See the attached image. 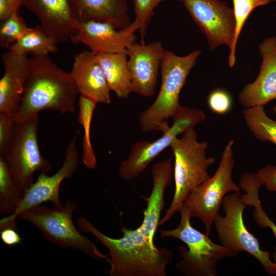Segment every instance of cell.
Instances as JSON below:
<instances>
[{"mask_svg": "<svg viewBox=\"0 0 276 276\" xmlns=\"http://www.w3.org/2000/svg\"><path fill=\"white\" fill-rule=\"evenodd\" d=\"M69 73L80 95L97 103H110V90L96 54L83 51L75 55Z\"/></svg>", "mask_w": 276, "mask_h": 276, "instance_id": "ac0fdd59", "label": "cell"}, {"mask_svg": "<svg viewBox=\"0 0 276 276\" xmlns=\"http://www.w3.org/2000/svg\"><path fill=\"white\" fill-rule=\"evenodd\" d=\"M76 209V203L67 200L60 208H50L40 204L22 212L18 217L36 226L54 244L77 249L91 258L106 261L108 255L100 252L95 244L75 227L73 217Z\"/></svg>", "mask_w": 276, "mask_h": 276, "instance_id": "8992f818", "label": "cell"}, {"mask_svg": "<svg viewBox=\"0 0 276 276\" xmlns=\"http://www.w3.org/2000/svg\"><path fill=\"white\" fill-rule=\"evenodd\" d=\"M222 206L225 215L218 214L213 223L221 244L236 256L241 251L250 254L268 274L276 275V264L271 259L270 252L262 249L258 240L244 223L243 214L247 205L242 194L240 192L226 194Z\"/></svg>", "mask_w": 276, "mask_h": 276, "instance_id": "ba28073f", "label": "cell"}, {"mask_svg": "<svg viewBox=\"0 0 276 276\" xmlns=\"http://www.w3.org/2000/svg\"><path fill=\"white\" fill-rule=\"evenodd\" d=\"M259 49L262 57L260 73L238 95L239 103L246 108L264 106L276 99V37L264 39Z\"/></svg>", "mask_w": 276, "mask_h": 276, "instance_id": "2e32d148", "label": "cell"}, {"mask_svg": "<svg viewBox=\"0 0 276 276\" xmlns=\"http://www.w3.org/2000/svg\"><path fill=\"white\" fill-rule=\"evenodd\" d=\"M12 11L13 12L18 11L21 6L22 5L23 0H9Z\"/></svg>", "mask_w": 276, "mask_h": 276, "instance_id": "e575fe53", "label": "cell"}, {"mask_svg": "<svg viewBox=\"0 0 276 276\" xmlns=\"http://www.w3.org/2000/svg\"><path fill=\"white\" fill-rule=\"evenodd\" d=\"M0 236L3 242L8 246L19 244L22 240L14 228H7L0 231Z\"/></svg>", "mask_w": 276, "mask_h": 276, "instance_id": "d6a6232c", "label": "cell"}, {"mask_svg": "<svg viewBox=\"0 0 276 276\" xmlns=\"http://www.w3.org/2000/svg\"><path fill=\"white\" fill-rule=\"evenodd\" d=\"M96 57L110 91L119 98H127L132 90L127 53H101Z\"/></svg>", "mask_w": 276, "mask_h": 276, "instance_id": "44dd1931", "label": "cell"}, {"mask_svg": "<svg viewBox=\"0 0 276 276\" xmlns=\"http://www.w3.org/2000/svg\"><path fill=\"white\" fill-rule=\"evenodd\" d=\"M78 20L108 21L125 29L132 23L127 0H72Z\"/></svg>", "mask_w": 276, "mask_h": 276, "instance_id": "ffe728a7", "label": "cell"}, {"mask_svg": "<svg viewBox=\"0 0 276 276\" xmlns=\"http://www.w3.org/2000/svg\"><path fill=\"white\" fill-rule=\"evenodd\" d=\"M4 73L0 80V112L15 115L30 71V58L9 50L1 55Z\"/></svg>", "mask_w": 276, "mask_h": 276, "instance_id": "e0dca14e", "label": "cell"}, {"mask_svg": "<svg viewBox=\"0 0 276 276\" xmlns=\"http://www.w3.org/2000/svg\"><path fill=\"white\" fill-rule=\"evenodd\" d=\"M239 185L241 189L245 192L244 194L242 195L245 204L255 208L253 211L255 222L260 227H269L276 240V225L267 216L261 204L259 192L262 184L259 179L255 174H247L240 178ZM271 259L276 264V246Z\"/></svg>", "mask_w": 276, "mask_h": 276, "instance_id": "7402d4cb", "label": "cell"}, {"mask_svg": "<svg viewBox=\"0 0 276 276\" xmlns=\"http://www.w3.org/2000/svg\"><path fill=\"white\" fill-rule=\"evenodd\" d=\"M13 13L9 0H0V21L8 18Z\"/></svg>", "mask_w": 276, "mask_h": 276, "instance_id": "836d02e7", "label": "cell"}, {"mask_svg": "<svg viewBox=\"0 0 276 276\" xmlns=\"http://www.w3.org/2000/svg\"><path fill=\"white\" fill-rule=\"evenodd\" d=\"M167 0H133L135 19L127 28L129 31L134 33L137 30L140 31V43H145V38L148 26L150 23L154 10L161 2ZM181 2L182 0H173Z\"/></svg>", "mask_w": 276, "mask_h": 276, "instance_id": "83f0119b", "label": "cell"}, {"mask_svg": "<svg viewBox=\"0 0 276 276\" xmlns=\"http://www.w3.org/2000/svg\"><path fill=\"white\" fill-rule=\"evenodd\" d=\"M97 103L95 100L82 95H80L78 102L79 107L78 121L84 130L82 143V160L85 167L89 169L95 168L97 163L90 136V125Z\"/></svg>", "mask_w": 276, "mask_h": 276, "instance_id": "cb8c5ba5", "label": "cell"}, {"mask_svg": "<svg viewBox=\"0 0 276 276\" xmlns=\"http://www.w3.org/2000/svg\"><path fill=\"white\" fill-rule=\"evenodd\" d=\"M15 124L14 116L0 112V155H4L11 141Z\"/></svg>", "mask_w": 276, "mask_h": 276, "instance_id": "4dcf8cb0", "label": "cell"}, {"mask_svg": "<svg viewBox=\"0 0 276 276\" xmlns=\"http://www.w3.org/2000/svg\"><path fill=\"white\" fill-rule=\"evenodd\" d=\"M28 27L18 11L13 12L6 19L1 22L0 27V46L8 49L18 39L28 31Z\"/></svg>", "mask_w": 276, "mask_h": 276, "instance_id": "f1b7e54d", "label": "cell"}, {"mask_svg": "<svg viewBox=\"0 0 276 276\" xmlns=\"http://www.w3.org/2000/svg\"><path fill=\"white\" fill-rule=\"evenodd\" d=\"M243 115L247 127L257 140L276 146V121L267 115L263 106L246 108Z\"/></svg>", "mask_w": 276, "mask_h": 276, "instance_id": "d4e9b609", "label": "cell"}, {"mask_svg": "<svg viewBox=\"0 0 276 276\" xmlns=\"http://www.w3.org/2000/svg\"><path fill=\"white\" fill-rule=\"evenodd\" d=\"M234 145L233 140L227 142L214 174L193 191L182 206L188 211L191 218L201 220L208 236L225 195L230 192L239 193L241 190L232 178L235 164Z\"/></svg>", "mask_w": 276, "mask_h": 276, "instance_id": "52a82bcc", "label": "cell"}, {"mask_svg": "<svg viewBox=\"0 0 276 276\" xmlns=\"http://www.w3.org/2000/svg\"><path fill=\"white\" fill-rule=\"evenodd\" d=\"M76 33L70 40L75 44L87 46L97 55L101 53H126L127 48L135 42L134 33L125 29L117 30L108 21L77 20Z\"/></svg>", "mask_w": 276, "mask_h": 276, "instance_id": "5bb4252c", "label": "cell"}, {"mask_svg": "<svg viewBox=\"0 0 276 276\" xmlns=\"http://www.w3.org/2000/svg\"><path fill=\"white\" fill-rule=\"evenodd\" d=\"M78 131L70 141L65 152V157L61 168L54 174L49 176L40 173L37 179L24 192L22 198L13 213L0 221V231L16 227V220L22 212L32 207L50 201L54 207L62 206L60 199L59 189L62 181L72 176L76 171L78 162L77 141Z\"/></svg>", "mask_w": 276, "mask_h": 276, "instance_id": "8fae6325", "label": "cell"}, {"mask_svg": "<svg viewBox=\"0 0 276 276\" xmlns=\"http://www.w3.org/2000/svg\"><path fill=\"white\" fill-rule=\"evenodd\" d=\"M201 54L195 50L184 56L165 50L160 64L161 84L154 102L140 116L139 126L144 132L167 131V121L180 107V93L188 76Z\"/></svg>", "mask_w": 276, "mask_h": 276, "instance_id": "277c9868", "label": "cell"}, {"mask_svg": "<svg viewBox=\"0 0 276 276\" xmlns=\"http://www.w3.org/2000/svg\"><path fill=\"white\" fill-rule=\"evenodd\" d=\"M8 50L15 54L26 55H48L58 50L57 43L45 33L40 25L30 28Z\"/></svg>", "mask_w": 276, "mask_h": 276, "instance_id": "603a6c76", "label": "cell"}, {"mask_svg": "<svg viewBox=\"0 0 276 276\" xmlns=\"http://www.w3.org/2000/svg\"><path fill=\"white\" fill-rule=\"evenodd\" d=\"M78 94L70 73L59 67L48 55H32L15 121L26 120L44 110L74 113Z\"/></svg>", "mask_w": 276, "mask_h": 276, "instance_id": "7a4b0ae2", "label": "cell"}, {"mask_svg": "<svg viewBox=\"0 0 276 276\" xmlns=\"http://www.w3.org/2000/svg\"><path fill=\"white\" fill-rule=\"evenodd\" d=\"M180 221L175 228L159 231L162 238L172 237L183 242L177 247L181 257L176 264L177 270L186 276H216L218 262L236 255L226 247L213 242L206 234L192 226L188 211L182 206L179 211Z\"/></svg>", "mask_w": 276, "mask_h": 276, "instance_id": "5b68a950", "label": "cell"}, {"mask_svg": "<svg viewBox=\"0 0 276 276\" xmlns=\"http://www.w3.org/2000/svg\"><path fill=\"white\" fill-rule=\"evenodd\" d=\"M22 5L39 19L45 33L57 44L70 40L78 20L72 0H23Z\"/></svg>", "mask_w": 276, "mask_h": 276, "instance_id": "9a60e30c", "label": "cell"}, {"mask_svg": "<svg viewBox=\"0 0 276 276\" xmlns=\"http://www.w3.org/2000/svg\"><path fill=\"white\" fill-rule=\"evenodd\" d=\"M38 114L16 122L11 141L3 156L17 186L24 192L33 183L36 172L52 168L40 151L37 141Z\"/></svg>", "mask_w": 276, "mask_h": 276, "instance_id": "9c48e42d", "label": "cell"}, {"mask_svg": "<svg viewBox=\"0 0 276 276\" xmlns=\"http://www.w3.org/2000/svg\"><path fill=\"white\" fill-rule=\"evenodd\" d=\"M184 7L205 34L211 51L222 44L233 51L236 21L233 9L219 0H182Z\"/></svg>", "mask_w": 276, "mask_h": 276, "instance_id": "7c38bea8", "label": "cell"}, {"mask_svg": "<svg viewBox=\"0 0 276 276\" xmlns=\"http://www.w3.org/2000/svg\"><path fill=\"white\" fill-rule=\"evenodd\" d=\"M272 110L273 112L276 114V104L273 107Z\"/></svg>", "mask_w": 276, "mask_h": 276, "instance_id": "d590c367", "label": "cell"}, {"mask_svg": "<svg viewBox=\"0 0 276 276\" xmlns=\"http://www.w3.org/2000/svg\"><path fill=\"white\" fill-rule=\"evenodd\" d=\"M262 186L269 191L276 192V166L268 165L256 173Z\"/></svg>", "mask_w": 276, "mask_h": 276, "instance_id": "1f68e13d", "label": "cell"}, {"mask_svg": "<svg viewBox=\"0 0 276 276\" xmlns=\"http://www.w3.org/2000/svg\"><path fill=\"white\" fill-rule=\"evenodd\" d=\"M151 174L153 187L148 197H142L147 202V206L144 212L143 221L138 228L143 236L154 242V235L165 206V191L172 179V157L153 165Z\"/></svg>", "mask_w": 276, "mask_h": 276, "instance_id": "d6986e66", "label": "cell"}, {"mask_svg": "<svg viewBox=\"0 0 276 276\" xmlns=\"http://www.w3.org/2000/svg\"><path fill=\"white\" fill-rule=\"evenodd\" d=\"M205 119L202 110L180 106L172 118V126L160 137L152 142L142 141L133 144L128 157L119 166L121 177L131 180L139 177L156 156L170 147L175 138Z\"/></svg>", "mask_w": 276, "mask_h": 276, "instance_id": "30bf717a", "label": "cell"}, {"mask_svg": "<svg viewBox=\"0 0 276 276\" xmlns=\"http://www.w3.org/2000/svg\"><path fill=\"white\" fill-rule=\"evenodd\" d=\"M23 197L15 182L4 157L0 155V214L3 217L14 213Z\"/></svg>", "mask_w": 276, "mask_h": 276, "instance_id": "484cf974", "label": "cell"}, {"mask_svg": "<svg viewBox=\"0 0 276 276\" xmlns=\"http://www.w3.org/2000/svg\"><path fill=\"white\" fill-rule=\"evenodd\" d=\"M165 50L162 43L134 42L127 48L131 90L143 97L153 96Z\"/></svg>", "mask_w": 276, "mask_h": 276, "instance_id": "4fadbf2b", "label": "cell"}, {"mask_svg": "<svg viewBox=\"0 0 276 276\" xmlns=\"http://www.w3.org/2000/svg\"><path fill=\"white\" fill-rule=\"evenodd\" d=\"M275 0H233L236 21L233 49L228 56V64L233 67L236 62V49L242 28L251 12L257 7L269 4Z\"/></svg>", "mask_w": 276, "mask_h": 276, "instance_id": "4316f807", "label": "cell"}, {"mask_svg": "<svg viewBox=\"0 0 276 276\" xmlns=\"http://www.w3.org/2000/svg\"><path fill=\"white\" fill-rule=\"evenodd\" d=\"M208 105L211 110L220 114L228 112L232 107V99L229 94L225 90H214L209 96Z\"/></svg>", "mask_w": 276, "mask_h": 276, "instance_id": "f546056e", "label": "cell"}, {"mask_svg": "<svg viewBox=\"0 0 276 276\" xmlns=\"http://www.w3.org/2000/svg\"><path fill=\"white\" fill-rule=\"evenodd\" d=\"M182 134L181 137L175 138L170 146L174 157L175 191L159 225L170 221L179 212L189 195L211 177L208 169L215 162L214 157L206 156L208 143L198 141L194 127Z\"/></svg>", "mask_w": 276, "mask_h": 276, "instance_id": "3957f363", "label": "cell"}, {"mask_svg": "<svg viewBox=\"0 0 276 276\" xmlns=\"http://www.w3.org/2000/svg\"><path fill=\"white\" fill-rule=\"evenodd\" d=\"M77 225L108 249L109 258L106 262L110 266V276L166 275V267L172 261L171 251L164 247H157L138 227L132 229L122 226L123 236L116 239L102 233L83 217L78 219Z\"/></svg>", "mask_w": 276, "mask_h": 276, "instance_id": "6da1fadb", "label": "cell"}]
</instances>
